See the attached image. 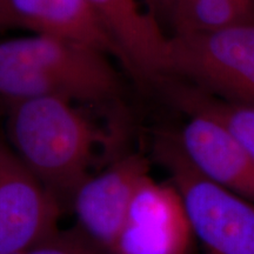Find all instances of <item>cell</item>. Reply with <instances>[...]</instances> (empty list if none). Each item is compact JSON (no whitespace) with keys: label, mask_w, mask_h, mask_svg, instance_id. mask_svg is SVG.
Listing matches in <instances>:
<instances>
[{"label":"cell","mask_w":254,"mask_h":254,"mask_svg":"<svg viewBox=\"0 0 254 254\" xmlns=\"http://www.w3.org/2000/svg\"><path fill=\"white\" fill-rule=\"evenodd\" d=\"M73 101L41 97L8 104L6 138L18 157L59 200L71 201L94 174L104 132Z\"/></svg>","instance_id":"1"},{"label":"cell","mask_w":254,"mask_h":254,"mask_svg":"<svg viewBox=\"0 0 254 254\" xmlns=\"http://www.w3.org/2000/svg\"><path fill=\"white\" fill-rule=\"evenodd\" d=\"M106 55L38 34L0 40V99L7 104L41 97L101 104L120 92Z\"/></svg>","instance_id":"2"},{"label":"cell","mask_w":254,"mask_h":254,"mask_svg":"<svg viewBox=\"0 0 254 254\" xmlns=\"http://www.w3.org/2000/svg\"><path fill=\"white\" fill-rule=\"evenodd\" d=\"M153 155L182 196L193 237L204 254H254V202L201 176L167 131H159Z\"/></svg>","instance_id":"3"},{"label":"cell","mask_w":254,"mask_h":254,"mask_svg":"<svg viewBox=\"0 0 254 254\" xmlns=\"http://www.w3.org/2000/svg\"><path fill=\"white\" fill-rule=\"evenodd\" d=\"M167 77L254 109V24L172 34Z\"/></svg>","instance_id":"4"},{"label":"cell","mask_w":254,"mask_h":254,"mask_svg":"<svg viewBox=\"0 0 254 254\" xmlns=\"http://www.w3.org/2000/svg\"><path fill=\"white\" fill-rule=\"evenodd\" d=\"M60 209L0 133V254H18L56 234Z\"/></svg>","instance_id":"5"},{"label":"cell","mask_w":254,"mask_h":254,"mask_svg":"<svg viewBox=\"0 0 254 254\" xmlns=\"http://www.w3.org/2000/svg\"><path fill=\"white\" fill-rule=\"evenodd\" d=\"M193 232L172 184L147 174L139 184L110 254H189Z\"/></svg>","instance_id":"6"},{"label":"cell","mask_w":254,"mask_h":254,"mask_svg":"<svg viewBox=\"0 0 254 254\" xmlns=\"http://www.w3.org/2000/svg\"><path fill=\"white\" fill-rule=\"evenodd\" d=\"M150 174L148 160L140 153H127L105 170L87 178L71 200L82 236L105 252L122 231L139 184Z\"/></svg>","instance_id":"7"},{"label":"cell","mask_w":254,"mask_h":254,"mask_svg":"<svg viewBox=\"0 0 254 254\" xmlns=\"http://www.w3.org/2000/svg\"><path fill=\"white\" fill-rule=\"evenodd\" d=\"M167 132L201 176L254 202V158L226 127L192 114L179 129Z\"/></svg>","instance_id":"8"},{"label":"cell","mask_w":254,"mask_h":254,"mask_svg":"<svg viewBox=\"0 0 254 254\" xmlns=\"http://www.w3.org/2000/svg\"><path fill=\"white\" fill-rule=\"evenodd\" d=\"M122 50L125 67L153 87L168 74L170 37L139 0H87Z\"/></svg>","instance_id":"9"},{"label":"cell","mask_w":254,"mask_h":254,"mask_svg":"<svg viewBox=\"0 0 254 254\" xmlns=\"http://www.w3.org/2000/svg\"><path fill=\"white\" fill-rule=\"evenodd\" d=\"M18 27L113 56L125 66L118 44L87 0H11Z\"/></svg>","instance_id":"10"},{"label":"cell","mask_w":254,"mask_h":254,"mask_svg":"<svg viewBox=\"0 0 254 254\" xmlns=\"http://www.w3.org/2000/svg\"><path fill=\"white\" fill-rule=\"evenodd\" d=\"M165 101L186 116L199 114L224 125L254 158V109L222 100L176 77L154 85Z\"/></svg>","instance_id":"11"},{"label":"cell","mask_w":254,"mask_h":254,"mask_svg":"<svg viewBox=\"0 0 254 254\" xmlns=\"http://www.w3.org/2000/svg\"><path fill=\"white\" fill-rule=\"evenodd\" d=\"M18 254H109L86 237L77 228L69 231H58L52 237Z\"/></svg>","instance_id":"12"},{"label":"cell","mask_w":254,"mask_h":254,"mask_svg":"<svg viewBox=\"0 0 254 254\" xmlns=\"http://www.w3.org/2000/svg\"><path fill=\"white\" fill-rule=\"evenodd\" d=\"M150 5V11L155 17H163L164 19L173 11L182 6L189 4L192 0H146Z\"/></svg>","instance_id":"13"},{"label":"cell","mask_w":254,"mask_h":254,"mask_svg":"<svg viewBox=\"0 0 254 254\" xmlns=\"http://www.w3.org/2000/svg\"><path fill=\"white\" fill-rule=\"evenodd\" d=\"M12 27H18V24L12 9L11 0H0V32Z\"/></svg>","instance_id":"14"}]
</instances>
